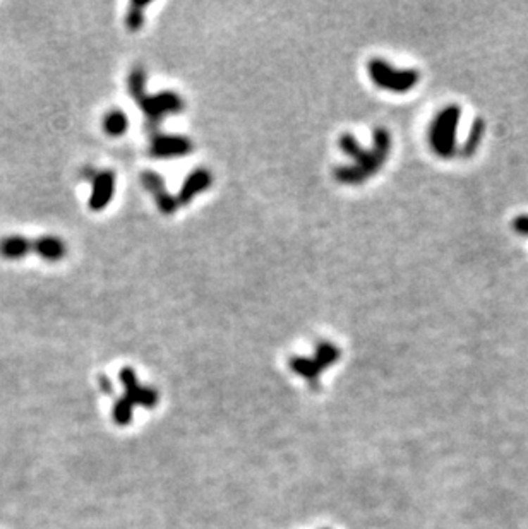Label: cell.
<instances>
[{
  "label": "cell",
  "mask_w": 528,
  "mask_h": 529,
  "mask_svg": "<svg viewBox=\"0 0 528 529\" xmlns=\"http://www.w3.org/2000/svg\"><path fill=\"white\" fill-rule=\"evenodd\" d=\"M372 149H369V151L358 144L352 134H344L340 137V141H338L340 149L353 160V165L338 167L334 170V179L340 184L360 185L383 168L386 160L389 158V151H391V136L386 129L377 127L372 132Z\"/></svg>",
  "instance_id": "cell-1"
},
{
  "label": "cell",
  "mask_w": 528,
  "mask_h": 529,
  "mask_svg": "<svg viewBox=\"0 0 528 529\" xmlns=\"http://www.w3.org/2000/svg\"><path fill=\"white\" fill-rule=\"evenodd\" d=\"M127 88L131 96L144 113L148 127H156L161 118L184 110V100L173 91H161L156 94L146 93V72L143 69H134L129 76Z\"/></svg>",
  "instance_id": "cell-2"
},
{
  "label": "cell",
  "mask_w": 528,
  "mask_h": 529,
  "mask_svg": "<svg viewBox=\"0 0 528 529\" xmlns=\"http://www.w3.org/2000/svg\"><path fill=\"white\" fill-rule=\"evenodd\" d=\"M34 254L38 257L58 262L65 257L67 246L62 238L54 235L38 236V238H27L23 235H9L0 240V257L7 260L25 259L26 255Z\"/></svg>",
  "instance_id": "cell-3"
},
{
  "label": "cell",
  "mask_w": 528,
  "mask_h": 529,
  "mask_svg": "<svg viewBox=\"0 0 528 529\" xmlns=\"http://www.w3.org/2000/svg\"><path fill=\"white\" fill-rule=\"evenodd\" d=\"M462 108L458 105H448L441 110L432 120L429 129V142L432 151L439 158H448L456 155V130H458Z\"/></svg>",
  "instance_id": "cell-4"
},
{
  "label": "cell",
  "mask_w": 528,
  "mask_h": 529,
  "mask_svg": "<svg viewBox=\"0 0 528 529\" xmlns=\"http://www.w3.org/2000/svg\"><path fill=\"white\" fill-rule=\"evenodd\" d=\"M120 381L125 388V396L115 404L113 409V416H115L117 423L125 425L131 421L132 418V406L141 404L146 408H153L158 404V393L151 388H144L139 385L136 381V374L132 369L125 367L120 372Z\"/></svg>",
  "instance_id": "cell-5"
},
{
  "label": "cell",
  "mask_w": 528,
  "mask_h": 529,
  "mask_svg": "<svg viewBox=\"0 0 528 529\" xmlns=\"http://www.w3.org/2000/svg\"><path fill=\"white\" fill-rule=\"evenodd\" d=\"M370 81L377 88L391 91V93H408L419 82L420 74L415 69H396L381 58H372L367 64Z\"/></svg>",
  "instance_id": "cell-6"
},
{
  "label": "cell",
  "mask_w": 528,
  "mask_h": 529,
  "mask_svg": "<svg viewBox=\"0 0 528 529\" xmlns=\"http://www.w3.org/2000/svg\"><path fill=\"white\" fill-rule=\"evenodd\" d=\"M341 357V351L337 345L329 341H321L314 351V358L294 357L290 360L291 372L304 377L313 389L319 388V377L331 365H334Z\"/></svg>",
  "instance_id": "cell-7"
},
{
  "label": "cell",
  "mask_w": 528,
  "mask_h": 529,
  "mask_svg": "<svg viewBox=\"0 0 528 529\" xmlns=\"http://www.w3.org/2000/svg\"><path fill=\"white\" fill-rule=\"evenodd\" d=\"M88 177L92 180V196H89V209L92 211H103L115 194V173L110 170L93 172L88 170Z\"/></svg>",
  "instance_id": "cell-8"
},
{
  "label": "cell",
  "mask_w": 528,
  "mask_h": 529,
  "mask_svg": "<svg viewBox=\"0 0 528 529\" xmlns=\"http://www.w3.org/2000/svg\"><path fill=\"white\" fill-rule=\"evenodd\" d=\"M192 151V142L185 136L172 134H156L149 142V155L153 158H179L187 156Z\"/></svg>",
  "instance_id": "cell-9"
},
{
  "label": "cell",
  "mask_w": 528,
  "mask_h": 529,
  "mask_svg": "<svg viewBox=\"0 0 528 529\" xmlns=\"http://www.w3.org/2000/svg\"><path fill=\"white\" fill-rule=\"evenodd\" d=\"M141 184H143L146 191L153 196L160 212H163V215H173V212L177 211V208H179L177 197L168 194L167 187H165V181L161 179L160 173L144 172L143 175H141Z\"/></svg>",
  "instance_id": "cell-10"
},
{
  "label": "cell",
  "mask_w": 528,
  "mask_h": 529,
  "mask_svg": "<svg viewBox=\"0 0 528 529\" xmlns=\"http://www.w3.org/2000/svg\"><path fill=\"white\" fill-rule=\"evenodd\" d=\"M213 184V175L211 172H208L206 168H198L194 172H191L187 175V179L184 180L182 187H180L179 196H177V204L180 206H187L196 196H199L201 192L210 189Z\"/></svg>",
  "instance_id": "cell-11"
},
{
  "label": "cell",
  "mask_w": 528,
  "mask_h": 529,
  "mask_svg": "<svg viewBox=\"0 0 528 529\" xmlns=\"http://www.w3.org/2000/svg\"><path fill=\"white\" fill-rule=\"evenodd\" d=\"M103 129L112 137L124 136L129 129V118L122 110H112L103 118Z\"/></svg>",
  "instance_id": "cell-12"
},
{
  "label": "cell",
  "mask_w": 528,
  "mask_h": 529,
  "mask_svg": "<svg viewBox=\"0 0 528 529\" xmlns=\"http://www.w3.org/2000/svg\"><path fill=\"white\" fill-rule=\"evenodd\" d=\"M484 134H486V122H484L482 118H477V120L474 122V125H472L470 132H468L467 142L463 144L462 153H460V155H462L463 158L474 156L477 149H479L480 142H482Z\"/></svg>",
  "instance_id": "cell-13"
},
{
  "label": "cell",
  "mask_w": 528,
  "mask_h": 529,
  "mask_svg": "<svg viewBox=\"0 0 528 529\" xmlns=\"http://www.w3.org/2000/svg\"><path fill=\"white\" fill-rule=\"evenodd\" d=\"M149 2H131L127 15H125V26L129 31H139L144 25V9Z\"/></svg>",
  "instance_id": "cell-14"
},
{
  "label": "cell",
  "mask_w": 528,
  "mask_h": 529,
  "mask_svg": "<svg viewBox=\"0 0 528 529\" xmlns=\"http://www.w3.org/2000/svg\"><path fill=\"white\" fill-rule=\"evenodd\" d=\"M513 228L518 235L528 236V215H518L513 219Z\"/></svg>",
  "instance_id": "cell-15"
}]
</instances>
